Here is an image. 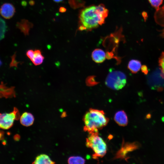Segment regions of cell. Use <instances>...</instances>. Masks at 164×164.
<instances>
[{
    "instance_id": "18",
    "label": "cell",
    "mask_w": 164,
    "mask_h": 164,
    "mask_svg": "<svg viewBox=\"0 0 164 164\" xmlns=\"http://www.w3.org/2000/svg\"><path fill=\"white\" fill-rule=\"evenodd\" d=\"M163 0H148L151 5L155 10L158 9L163 3Z\"/></svg>"
},
{
    "instance_id": "19",
    "label": "cell",
    "mask_w": 164,
    "mask_h": 164,
    "mask_svg": "<svg viewBox=\"0 0 164 164\" xmlns=\"http://www.w3.org/2000/svg\"><path fill=\"white\" fill-rule=\"evenodd\" d=\"M141 69L142 72L145 74H146L148 73V68L146 65H142L141 67Z\"/></svg>"
},
{
    "instance_id": "20",
    "label": "cell",
    "mask_w": 164,
    "mask_h": 164,
    "mask_svg": "<svg viewBox=\"0 0 164 164\" xmlns=\"http://www.w3.org/2000/svg\"><path fill=\"white\" fill-rule=\"evenodd\" d=\"M4 138V132L0 131V140H2Z\"/></svg>"
},
{
    "instance_id": "24",
    "label": "cell",
    "mask_w": 164,
    "mask_h": 164,
    "mask_svg": "<svg viewBox=\"0 0 164 164\" xmlns=\"http://www.w3.org/2000/svg\"><path fill=\"white\" fill-rule=\"evenodd\" d=\"M2 64V62L1 60H0V67L1 65Z\"/></svg>"
},
{
    "instance_id": "7",
    "label": "cell",
    "mask_w": 164,
    "mask_h": 164,
    "mask_svg": "<svg viewBox=\"0 0 164 164\" xmlns=\"http://www.w3.org/2000/svg\"><path fill=\"white\" fill-rule=\"evenodd\" d=\"M15 12L13 5L9 3L3 4L0 8V13L1 15L6 19H9L14 15Z\"/></svg>"
},
{
    "instance_id": "5",
    "label": "cell",
    "mask_w": 164,
    "mask_h": 164,
    "mask_svg": "<svg viewBox=\"0 0 164 164\" xmlns=\"http://www.w3.org/2000/svg\"><path fill=\"white\" fill-rule=\"evenodd\" d=\"M19 118V111L15 107L10 113H0V129H9L13 126L14 121L18 120Z\"/></svg>"
},
{
    "instance_id": "2",
    "label": "cell",
    "mask_w": 164,
    "mask_h": 164,
    "mask_svg": "<svg viewBox=\"0 0 164 164\" xmlns=\"http://www.w3.org/2000/svg\"><path fill=\"white\" fill-rule=\"evenodd\" d=\"M84 130L89 134L98 132L106 126L109 121L104 111L90 108L84 115Z\"/></svg>"
},
{
    "instance_id": "1",
    "label": "cell",
    "mask_w": 164,
    "mask_h": 164,
    "mask_svg": "<svg viewBox=\"0 0 164 164\" xmlns=\"http://www.w3.org/2000/svg\"><path fill=\"white\" fill-rule=\"evenodd\" d=\"M108 11L103 4L91 5L82 9L79 16L80 30H91L104 23Z\"/></svg>"
},
{
    "instance_id": "4",
    "label": "cell",
    "mask_w": 164,
    "mask_h": 164,
    "mask_svg": "<svg viewBox=\"0 0 164 164\" xmlns=\"http://www.w3.org/2000/svg\"><path fill=\"white\" fill-rule=\"evenodd\" d=\"M126 79V75L124 73L118 70H112L108 74L105 84L109 88L118 90L125 86Z\"/></svg>"
},
{
    "instance_id": "21",
    "label": "cell",
    "mask_w": 164,
    "mask_h": 164,
    "mask_svg": "<svg viewBox=\"0 0 164 164\" xmlns=\"http://www.w3.org/2000/svg\"><path fill=\"white\" fill-rule=\"evenodd\" d=\"M66 11V9L64 7H61L59 9V11L61 12H64Z\"/></svg>"
},
{
    "instance_id": "22",
    "label": "cell",
    "mask_w": 164,
    "mask_h": 164,
    "mask_svg": "<svg viewBox=\"0 0 164 164\" xmlns=\"http://www.w3.org/2000/svg\"><path fill=\"white\" fill-rule=\"evenodd\" d=\"M29 4L31 5H33L34 4V2L33 1H31L29 2Z\"/></svg>"
},
{
    "instance_id": "15",
    "label": "cell",
    "mask_w": 164,
    "mask_h": 164,
    "mask_svg": "<svg viewBox=\"0 0 164 164\" xmlns=\"http://www.w3.org/2000/svg\"><path fill=\"white\" fill-rule=\"evenodd\" d=\"M85 160L79 156H72L70 157L68 160V162L70 164H84Z\"/></svg>"
},
{
    "instance_id": "11",
    "label": "cell",
    "mask_w": 164,
    "mask_h": 164,
    "mask_svg": "<svg viewBox=\"0 0 164 164\" xmlns=\"http://www.w3.org/2000/svg\"><path fill=\"white\" fill-rule=\"evenodd\" d=\"M44 57L43 55L40 50L36 49L34 50L32 56L30 59L35 66H38L42 64L43 62Z\"/></svg>"
},
{
    "instance_id": "23",
    "label": "cell",
    "mask_w": 164,
    "mask_h": 164,
    "mask_svg": "<svg viewBox=\"0 0 164 164\" xmlns=\"http://www.w3.org/2000/svg\"><path fill=\"white\" fill-rule=\"evenodd\" d=\"M53 0L55 2H60L62 1L63 0Z\"/></svg>"
},
{
    "instance_id": "17",
    "label": "cell",
    "mask_w": 164,
    "mask_h": 164,
    "mask_svg": "<svg viewBox=\"0 0 164 164\" xmlns=\"http://www.w3.org/2000/svg\"><path fill=\"white\" fill-rule=\"evenodd\" d=\"M159 66L160 69L162 77H164V52H162L159 60Z\"/></svg>"
},
{
    "instance_id": "6",
    "label": "cell",
    "mask_w": 164,
    "mask_h": 164,
    "mask_svg": "<svg viewBox=\"0 0 164 164\" xmlns=\"http://www.w3.org/2000/svg\"><path fill=\"white\" fill-rule=\"evenodd\" d=\"M139 147V145L137 142H125L123 140L121 147L116 153L114 159H125L127 161L128 159V154L138 149Z\"/></svg>"
},
{
    "instance_id": "10",
    "label": "cell",
    "mask_w": 164,
    "mask_h": 164,
    "mask_svg": "<svg viewBox=\"0 0 164 164\" xmlns=\"http://www.w3.org/2000/svg\"><path fill=\"white\" fill-rule=\"evenodd\" d=\"M19 118L21 124L26 127L32 125L34 120L33 115L31 113L27 112L23 113Z\"/></svg>"
},
{
    "instance_id": "13",
    "label": "cell",
    "mask_w": 164,
    "mask_h": 164,
    "mask_svg": "<svg viewBox=\"0 0 164 164\" xmlns=\"http://www.w3.org/2000/svg\"><path fill=\"white\" fill-rule=\"evenodd\" d=\"M55 162L52 160L49 156L45 154H41L37 156L32 162L35 164H53Z\"/></svg>"
},
{
    "instance_id": "9",
    "label": "cell",
    "mask_w": 164,
    "mask_h": 164,
    "mask_svg": "<svg viewBox=\"0 0 164 164\" xmlns=\"http://www.w3.org/2000/svg\"><path fill=\"white\" fill-rule=\"evenodd\" d=\"M154 18L157 24L164 28V4L158 9L155 10Z\"/></svg>"
},
{
    "instance_id": "12",
    "label": "cell",
    "mask_w": 164,
    "mask_h": 164,
    "mask_svg": "<svg viewBox=\"0 0 164 164\" xmlns=\"http://www.w3.org/2000/svg\"><path fill=\"white\" fill-rule=\"evenodd\" d=\"M91 56L94 62L97 63H101L105 60L106 54L103 50L100 49H97L92 52Z\"/></svg>"
},
{
    "instance_id": "3",
    "label": "cell",
    "mask_w": 164,
    "mask_h": 164,
    "mask_svg": "<svg viewBox=\"0 0 164 164\" xmlns=\"http://www.w3.org/2000/svg\"><path fill=\"white\" fill-rule=\"evenodd\" d=\"M87 147L91 149L94 152L93 158L96 159L103 157L106 154L107 146L105 142L99 135L98 132L89 134L86 140Z\"/></svg>"
},
{
    "instance_id": "14",
    "label": "cell",
    "mask_w": 164,
    "mask_h": 164,
    "mask_svg": "<svg viewBox=\"0 0 164 164\" xmlns=\"http://www.w3.org/2000/svg\"><path fill=\"white\" fill-rule=\"evenodd\" d=\"M128 67L132 73H135L138 72L141 68V63L138 60H132L129 61Z\"/></svg>"
},
{
    "instance_id": "16",
    "label": "cell",
    "mask_w": 164,
    "mask_h": 164,
    "mask_svg": "<svg viewBox=\"0 0 164 164\" xmlns=\"http://www.w3.org/2000/svg\"><path fill=\"white\" fill-rule=\"evenodd\" d=\"M6 29V23L0 17V40L4 37Z\"/></svg>"
},
{
    "instance_id": "8",
    "label": "cell",
    "mask_w": 164,
    "mask_h": 164,
    "mask_svg": "<svg viewBox=\"0 0 164 164\" xmlns=\"http://www.w3.org/2000/svg\"><path fill=\"white\" fill-rule=\"evenodd\" d=\"M114 119L115 122L121 126H126L128 123L127 114L123 110L119 111L116 113L114 117Z\"/></svg>"
}]
</instances>
